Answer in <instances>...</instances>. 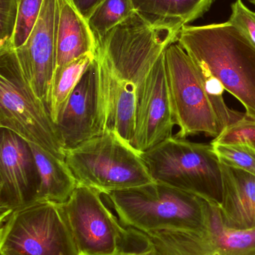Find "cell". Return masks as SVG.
Listing matches in <instances>:
<instances>
[{"mask_svg":"<svg viewBox=\"0 0 255 255\" xmlns=\"http://www.w3.org/2000/svg\"><path fill=\"white\" fill-rule=\"evenodd\" d=\"M165 59L174 122L180 128L175 136H218L220 123L197 64L178 42L166 49Z\"/></svg>","mask_w":255,"mask_h":255,"instance_id":"obj_8","label":"cell"},{"mask_svg":"<svg viewBox=\"0 0 255 255\" xmlns=\"http://www.w3.org/2000/svg\"><path fill=\"white\" fill-rule=\"evenodd\" d=\"M143 234V233H142ZM144 235V234H143ZM145 236V235H144ZM145 239L147 241V244L145 247L141 249L140 250H127V251L121 252V253H118L113 255H149L151 254V252L154 250V246L151 244L149 241L147 239L146 237L145 236ZM79 255H88L84 254H79Z\"/></svg>","mask_w":255,"mask_h":255,"instance_id":"obj_26","label":"cell"},{"mask_svg":"<svg viewBox=\"0 0 255 255\" xmlns=\"http://www.w3.org/2000/svg\"><path fill=\"white\" fill-rule=\"evenodd\" d=\"M55 66L54 76L72 61L95 55L97 42L88 19L73 0H55Z\"/></svg>","mask_w":255,"mask_h":255,"instance_id":"obj_14","label":"cell"},{"mask_svg":"<svg viewBox=\"0 0 255 255\" xmlns=\"http://www.w3.org/2000/svg\"><path fill=\"white\" fill-rule=\"evenodd\" d=\"M79 255L61 204L37 202L1 222L0 253Z\"/></svg>","mask_w":255,"mask_h":255,"instance_id":"obj_6","label":"cell"},{"mask_svg":"<svg viewBox=\"0 0 255 255\" xmlns=\"http://www.w3.org/2000/svg\"><path fill=\"white\" fill-rule=\"evenodd\" d=\"M40 176L37 202L62 204L78 186L77 180L65 160L29 142Z\"/></svg>","mask_w":255,"mask_h":255,"instance_id":"obj_16","label":"cell"},{"mask_svg":"<svg viewBox=\"0 0 255 255\" xmlns=\"http://www.w3.org/2000/svg\"><path fill=\"white\" fill-rule=\"evenodd\" d=\"M0 128L65 160L48 106L31 88L13 46L0 47Z\"/></svg>","mask_w":255,"mask_h":255,"instance_id":"obj_3","label":"cell"},{"mask_svg":"<svg viewBox=\"0 0 255 255\" xmlns=\"http://www.w3.org/2000/svg\"><path fill=\"white\" fill-rule=\"evenodd\" d=\"M229 22L241 30L255 45V12L249 9L242 0L234 2Z\"/></svg>","mask_w":255,"mask_h":255,"instance_id":"obj_24","label":"cell"},{"mask_svg":"<svg viewBox=\"0 0 255 255\" xmlns=\"http://www.w3.org/2000/svg\"><path fill=\"white\" fill-rule=\"evenodd\" d=\"M0 222L37 202L40 176L29 142L0 128Z\"/></svg>","mask_w":255,"mask_h":255,"instance_id":"obj_10","label":"cell"},{"mask_svg":"<svg viewBox=\"0 0 255 255\" xmlns=\"http://www.w3.org/2000/svg\"><path fill=\"white\" fill-rule=\"evenodd\" d=\"M154 251H155V248H154V250H153V251L151 252V254H150L149 255H154Z\"/></svg>","mask_w":255,"mask_h":255,"instance_id":"obj_29","label":"cell"},{"mask_svg":"<svg viewBox=\"0 0 255 255\" xmlns=\"http://www.w3.org/2000/svg\"><path fill=\"white\" fill-rule=\"evenodd\" d=\"M100 84V67L94 58L55 122L65 150L103 133Z\"/></svg>","mask_w":255,"mask_h":255,"instance_id":"obj_12","label":"cell"},{"mask_svg":"<svg viewBox=\"0 0 255 255\" xmlns=\"http://www.w3.org/2000/svg\"><path fill=\"white\" fill-rule=\"evenodd\" d=\"M104 196L123 226L143 234L202 221L203 198L157 181Z\"/></svg>","mask_w":255,"mask_h":255,"instance_id":"obj_4","label":"cell"},{"mask_svg":"<svg viewBox=\"0 0 255 255\" xmlns=\"http://www.w3.org/2000/svg\"><path fill=\"white\" fill-rule=\"evenodd\" d=\"M65 161L78 184L103 195L154 181L141 153L112 129L66 150Z\"/></svg>","mask_w":255,"mask_h":255,"instance_id":"obj_2","label":"cell"},{"mask_svg":"<svg viewBox=\"0 0 255 255\" xmlns=\"http://www.w3.org/2000/svg\"><path fill=\"white\" fill-rule=\"evenodd\" d=\"M141 154L154 181L221 203V163L211 143L173 136Z\"/></svg>","mask_w":255,"mask_h":255,"instance_id":"obj_5","label":"cell"},{"mask_svg":"<svg viewBox=\"0 0 255 255\" xmlns=\"http://www.w3.org/2000/svg\"><path fill=\"white\" fill-rule=\"evenodd\" d=\"M136 11L181 29L202 17L215 0H131Z\"/></svg>","mask_w":255,"mask_h":255,"instance_id":"obj_17","label":"cell"},{"mask_svg":"<svg viewBox=\"0 0 255 255\" xmlns=\"http://www.w3.org/2000/svg\"><path fill=\"white\" fill-rule=\"evenodd\" d=\"M81 13L88 19L91 12L101 0H73Z\"/></svg>","mask_w":255,"mask_h":255,"instance_id":"obj_25","label":"cell"},{"mask_svg":"<svg viewBox=\"0 0 255 255\" xmlns=\"http://www.w3.org/2000/svg\"><path fill=\"white\" fill-rule=\"evenodd\" d=\"M154 255H165L164 254H163V253H160V252L157 251V250L155 249V251H154Z\"/></svg>","mask_w":255,"mask_h":255,"instance_id":"obj_28","label":"cell"},{"mask_svg":"<svg viewBox=\"0 0 255 255\" xmlns=\"http://www.w3.org/2000/svg\"><path fill=\"white\" fill-rule=\"evenodd\" d=\"M94 58L95 55L92 54L80 57L65 66L52 79L47 106L51 118L55 124L58 115L68 101L72 93L83 77Z\"/></svg>","mask_w":255,"mask_h":255,"instance_id":"obj_18","label":"cell"},{"mask_svg":"<svg viewBox=\"0 0 255 255\" xmlns=\"http://www.w3.org/2000/svg\"><path fill=\"white\" fill-rule=\"evenodd\" d=\"M165 52L144 76L137 90L136 130L130 144L141 154L173 136L175 124L169 97Z\"/></svg>","mask_w":255,"mask_h":255,"instance_id":"obj_11","label":"cell"},{"mask_svg":"<svg viewBox=\"0 0 255 255\" xmlns=\"http://www.w3.org/2000/svg\"><path fill=\"white\" fill-rule=\"evenodd\" d=\"M55 0H43L26 42L15 48L28 82L46 106L55 66Z\"/></svg>","mask_w":255,"mask_h":255,"instance_id":"obj_13","label":"cell"},{"mask_svg":"<svg viewBox=\"0 0 255 255\" xmlns=\"http://www.w3.org/2000/svg\"><path fill=\"white\" fill-rule=\"evenodd\" d=\"M19 9V0H0V47L13 46Z\"/></svg>","mask_w":255,"mask_h":255,"instance_id":"obj_23","label":"cell"},{"mask_svg":"<svg viewBox=\"0 0 255 255\" xmlns=\"http://www.w3.org/2000/svg\"><path fill=\"white\" fill-rule=\"evenodd\" d=\"M211 144H238L255 149V120L247 118L225 128Z\"/></svg>","mask_w":255,"mask_h":255,"instance_id":"obj_22","label":"cell"},{"mask_svg":"<svg viewBox=\"0 0 255 255\" xmlns=\"http://www.w3.org/2000/svg\"><path fill=\"white\" fill-rule=\"evenodd\" d=\"M1 255H17L13 253H8V252H1Z\"/></svg>","mask_w":255,"mask_h":255,"instance_id":"obj_27","label":"cell"},{"mask_svg":"<svg viewBox=\"0 0 255 255\" xmlns=\"http://www.w3.org/2000/svg\"><path fill=\"white\" fill-rule=\"evenodd\" d=\"M249 1H250V2L253 3V4H254L255 5V0H249Z\"/></svg>","mask_w":255,"mask_h":255,"instance_id":"obj_30","label":"cell"},{"mask_svg":"<svg viewBox=\"0 0 255 255\" xmlns=\"http://www.w3.org/2000/svg\"><path fill=\"white\" fill-rule=\"evenodd\" d=\"M220 163L255 175V149L238 144H211Z\"/></svg>","mask_w":255,"mask_h":255,"instance_id":"obj_20","label":"cell"},{"mask_svg":"<svg viewBox=\"0 0 255 255\" xmlns=\"http://www.w3.org/2000/svg\"><path fill=\"white\" fill-rule=\"evenodd\" d=\"M178 43L244 106L247 117L255 120V45L241 30L229 21L186 25Z\"/></svg>","mask_w":255,"mask_h":255,"instance_id":"obj_1","label":"cell"},{"mask_svg":"<svg viewBox=\"0 0 255 255\" xmlns=\"http://www.w3.org/2000/svg\"><path fill=\"white\" fill-rule=\"evenodd\" d=\"M131 0H101L88 17L97 42L136 13Z\"/></svg>","mask_w":255,"mask_h":255,"instance_id":"obj_19","label":"cell"},{"mask_svg":"<svg viewBox=\"0 0 255 255\" xmlns=\"http://www.w3.org/2000/svg\"><path fill=\"white\" fill-rule=\"evenodd\" d=\"M144 235L165 255H255V229L231 228L223 219L220 204L204 198L199 226Z\"/></svg>","mask_w":255,"mask_h":255,"instance_id":"obj_7","label":"cell"},{"mask_svg":"<svg viewBox=\"0 0 255 255\" xmlns=\"http://www.w3.org/2000/svg\"><path fill=\"white\" fill-rule=\"evenodd\" d=\"M98 190L78 184L61 204L79 254L113 255L127 251L131 231L111 212Z\"/></svg>","mask_w":255,"mask_h":255,"instance_id":"obj_9","label":"cell"},{"mask_svg":"<svg viewBox=\"0 0 255 255\" xmlns=\"http://www.w3.org/2000/svg\"><path fill=\"white\" fill-rule=\"evenodd\" d=\"M43 2V0H19V14L13 38L14 48L19 47L26 42Z\"/></svg>","mask_w":255,"mask_h":255,"instance_id":"obj_21","label":"cell"},{"mask_svg":"<svg viewBox=\"0 0 255 255\" xmlns=\"http://www.w3.org/2000/svg\"><path fill=\"white\" fill-rule=\"evenodd\" d=\"M222 215L235 229H255V175L221 163Z\"/></svg>","mask_w":255,"mask_h":255,"instance_id":"obj_15","label":"cell"}]
</instances>
